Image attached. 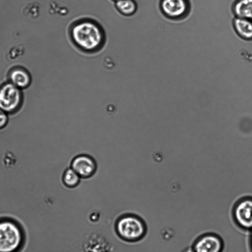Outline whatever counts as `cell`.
Wrapping results in <instances>:
<instances>
[{"mask_svg": "<svg viewBox=\"0 0 252 252\" xmlns=\"http://www.w3.org/2000/svg\"><path fill=\"white\" fill-rule=\"evenodd\" d=\"M70 35L76 46L87 52L99 50L105 39L101 27L91 19H83L75 23L71 27Z\"/></svg>", "mask_w": 252, "mask_h": 252, "instance_id": "obj_1", "label": "cell"}, {"mask_svg": "<svg viewBox=\"0 0 252 252\" xmlns=\"http://www.w3.org/2000/svg\"><path fill=\"white\" fill-rule=\"evenodd\" d=\"M24 241L20 225L10 219L0 220V252H17Z\"/></svg>", "mask_w": 252, "mask_h": 252, "instance_id": "obj_2", "label": "cell"}, {"mask_svg": "<svg viewBox=\"0 0 252 252\" xmlns=\"http://www.w3.org/2000/svg\"><path fill=\"white\" fill-rule=\"evenodd\" d=\"M116 230L119 237L128 242L143 238L146 227L142 220L134 215H126L119 219L116 223Z\"/></svg>", "mask_w": 252, "mask_h": 252, "instance_id": "obj_3", "label": "cell"}, {"mask_svg": "<svg viewBox=\"0 0 252 252\" xmlns=\"http://www.w3.org/2000/svg\"><path fill=\"white\" fill-rule=\"evenodd\" d=\"M23 100L22 90L7 81L0 86V109L8 114L16 112Z\"/></svg>", "mask_w": 252, "mask_h": 252, "instance_id": "obj_4", "label": "cell"}, {"mask_svg": "<svg viewBox=\"0 0 252 252\" xmlns=\"http://www.w3.org/2000/svg\"><path fill=\"white\" fill-rule=\"evenodd\" d=\"M235 224L243 230H252V197L244 196L235 203L232 210Z\"/></svg>", "mask_w": 252, "mask_h": 252, "instance_id": "obj_5", "label": "cell"}, {"mask_svg": "<svg viewBox=\"0 0 252 252\" xmlns=\"http://www.w3.org/2000/svg\"><path fill=\"white\" fill-rule=\"evenodd\" d=\"M162 14L172 20H180L187 17L191 10L190 0H158Z\"/></svg>", "mask_w": 252, "mask_h": 252, "instance_id": "obj_6", "label": "cell"}, {"mask_svg": "<svg viewBox=\"0 0 252 252\" xmlns=\"http://www.w3.org/2000/svg\"><path fill=\"white\" fill-rule=\"evenodd\" d=\"M192 247L195 252H222L224 243L218 234L207 233L198 237Z\"/></svg>", "mask_w": 252, "mask_h": 252, "instance_id": "obj_7", "label": "cell"}, {"mask_svg": "<svg viewBox=\"0 0 252 252\" xmlns=\"http://www.w3.org/2000/svg\"><path fill=\"white\" fill-rule=\"evenodd\" d=\"M71 167L82 178L91 177L96 170L94 159L87 155H80L75 157L71 162Z\"/></svg>", "mask_w": 252, "mask_h": 252, "instance_id": "obj_8", "label": "cell"}, {"mask_svg": "<svg viewBox=\"0 0 252 252\" xmlns=\"http://www.w3.org/2000/svg\"><path fill=\"white\" fill-rule=\"evenodd\" d=\"M8 81L23 90L29 87L32 83V77L28 71L23 67L16 66L8 73Z\"/></svg>", "mask_w": 252, "mask_h": 252, "instance_id": "obj_9", "label": "cell"}, {"mask_svg": "<svg viewBox=\"0 0 252 252\" xmlns=\"http://www.w3.org/2000/svg\"><path fill=\"white\" fill-rule=\"evenodd\" d=\"M232 25L234 31L240 38L246 41L252 40V21L235 17Z\"/></svg>", "mask_w": 252, "mask_h": 252, "instance_id": "obj_10", "label": "cell"}, {"mask_svg": "<svg viewBox=\"0 0 252 252\" xmlns=\"http://www.w3.org/2000/svg\"><path fill=\"white\" fill-rule=\"evenodd\" d=\"M231 10L235 17L252 21V0H234Z\"/></svg>", "mask_w": 252, "mask_h": 252, "instance_id": "obj_11", "label": "cell"}, {"mask_svg": "<svg viewBox=\"0 0 252 252\" xmlns=\"http://www.w3.org/2000/svg\"><path fill=\"white\" fill-rule=\"evenodd\" d=\"M115 6L121 14L126 16L133 15L137 9L134 0H117L115 1Z\"/></svg>", "mask_w": 252, "mask_h": 252, "instance_id": "obj_12", "label": "cell"}, {"mask_svg": "<svg viewBox=\"0 0 252 252\" xmlns=\"http://www.w3.org/2000/svg\"><path fill=\"white\" fill-rule=\"evenodd\" d=\"M79 176L71 168L67 169L63 173V181L68 188L76 187L80 182Z\"/></svg>", "mask_w": 252, "mask_h": 252, "instance_id": "obj_13", "label": "cell"}, {"mask_svg": "<svg viewBox=\"0 0 252 252\" xmlns=\"http://www.w3.org/2000/svg\"><path fill=\"white\" fill-rule=\"evenodd\" d=\"M8 113L0 109V129L6 126L8 122Z\"/></svg>", "mask_w": 252, "mask_h": 252, "instance_id": "obj_14", "label": "cell"}, {"mask_svg": "<svg viewBox=\"0 0 252 252\" xmlns=\"http://www.w3.org/2000/svg\"><path fill=\"white\" fill-rule=\"evenodd\" d=\"M182 252H195L192 247H189L186 248Z\"/></svg>", "mask_w": 252, "mask_h": 252, "instance_id": "obj_15", "label": "cell"}, {"mask_svg": "<svg viewBox=\"0 0 252 252\" xmlns=\"http://www.w3.org/2000/svg\"><path fill=\"white\" fill-rule=\"evenodd\" d=\"M251 234L250 235V250L251 252H252V230L251 231Z\"/></svg>", "mask_w": 252, "mask_h": 252, "instance_id": "obj_16", "label": "cell"}, {"mask_svg": "<svg viewBox=\"0 0 252 252\" xmlns=\"http://www.w3.org/2000/svg\"><path fill=\"white\" fill-rule=\"evenodd\" d=\"M113 0L116 1V0Z\"/></svg>", "mask_w": 252, "mask_h": 252, "instance_id": "obj_17", "label": "cell"}]
</instances>
